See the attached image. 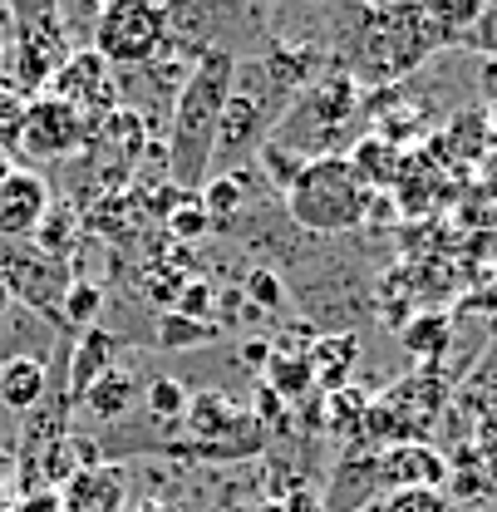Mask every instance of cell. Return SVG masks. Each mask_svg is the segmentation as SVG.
<instances>
[{"label":"cell","mask_w":497,"mask_h":512,"mask_svg":"<svg viewBox=\"0 0 497 512\" xmlns=\"http://www.w3.org/2000/svg\"><path fill=\"white\" fill-rule=\"evenodd\" d=\"M217 335H222L217 320H187V316H173V311L158 316V345H163V350H202V345H212Z\"/></svg>","instance_id":"obj_22"},{"label":"cell","mask_w":497,"mask_h":512,"mask_svg":"<svg viewBox=\"0 0 497 512\" xmlns=\"http://www.w3.org/2000/svg\"><path fill=\"white\" fill-rule=\"evenodd\" d=\"M345 163L355 168V178H360V183H365L370 192H384L389 183H399V173H404V158H399V148H394L389 138H370V133L350 143Z\"/></svg>","instance_id":"obj_14"},{"label":"cell","mask_w":497,"mask_h":512,"mask_svg":"<svg viewBox=\"0 0 497 512\" xmlns=\"http://www.w3.org/2000/svg\"><path fill=\"white\" fill-rule=\"evenodd\" d=\"M237 79V55L207 50L202 60L187 69L183 89L168 109V183L183 192H197L212 173V143H217V119Z\"/></svg>","instance_id":"obj_2"},{"label":"cell","mask_w":497,"mask_h":512,"mask_svg":"<svg viewBox=\"0 0 497 512\" xmlns=\"http://www.w3.org/2000/svg\"><path fill=\"white\" fill-rule=\"evenodd\" d=\"M374 192L355 178V168L345 163V153L335 158H311L301 168V178L286 188V212L296 227H306L315 237H340L365 227Z\"/></svg>","instance_id":"obj_4"},{"label":"cell","mask_w":497,"mask_h":512,"mask_svg":"<svg viewBox=\"0 0 497 512\" xmlns=\"http://www.w3.org/2000/svg\"><path fill=\"white\" fill-rule=\"evenodd\" d=\"M212 301H217V291H212V281H202V276H192L183 286V296H178V306H173V316H187V320H207L212 316Z\"/></svg>","instance_id":"obj_29"},{"label":"cell","mask_w":497,"mask_h":512,"mask_svg":"<svg viewBox=\"0 0 497 512\" xmlns=\"http://www.w3.org/2000/svg\"><path fill=\"white\" fill-rule=\"evenodd\" d=\"M197 207L212 217L217 232L237 227V217L247 212V183H242V173H212V178L197 188Z\"/></svg>","instance_id":"obj_16"},{"label":"cell","mask_w":497,"mask_h":512,"mask_svg":"<svg viewBox=\"0 0 497 512\" xmlns=\"http://www.w3.org/2000/svg\"><path fill=\"white\" fill-rule=\"evenodd\" d=\"M0 276H5V291L20 296L30 311H40L45 320L60 316L64 286H69L60 261H50V256H40V252H15L0 266Z\"/></svg>","instance_id":"obj_7"},{"label":"cell","mask_w":497,"mask_h":512,"mask_svg":"<svg viewBox=\"0 0 497 512\" xmlns=\"http://www.w3.org/2000/svg\"><path fill=\"white\" fill-rule=\"evenodd\" d=\"M99 311H104V291H99L94 281H69V286H64V301H60L64 325L89 330V325H99Z\"/></svg>","instance_id":"obj_23"},{"label":"cell","mask_w":497,"mask_h":512,"mask_svg":"<svg viewBox=\"0 0 497 512\" xmlns=\"http://www.w3.org/2000/svg\"><path fill=\"white\" fill-rule=\"evenodd\" d=\"M187 281H192V271H183V266H153V276L143 281V296H148L158 311H173Z\"/></svg>","instance_id":"obj_28"},{"label":"cell","mask_w":497,"mask_h":512,"mask_svg":"<svg viewBox=\"0 0 497 512\" xmlns=\"http://www.w3.org/2000/svg\"><path fill=\"white\" fill-rule=\"evenodd\" d=\"M94 55L109 69H143L163 55V0H109L94 10Z\"/></svg>","instance_id":"obj_5"},{"label":"cell","mask_w":497,"mask_h":512,"mask_svg":"<svg viewBox=\"0 0 497 512\" xmlns=\"http://www.w3.org/2000/svg\"><path fill=\"white\" fill-rule=\"evenodd\" d=\"M261 512H286V508H281V503H266V508H261Z\"/></svg>","instance_id":"obj_38"},{"label":"cell","mask_w":497,"mask_h":512,"mask_svg":"<svg viewBox=\"0 0 497 512\" xmlns=\"http://www.w3.org/2000/svg\"><path fill=\"white\" fill-rule=\"evenodd\" d=\"M365 114V94L350 74L325 69L315 84H306L291 109L281 114V124L271 133V143L301 153V158H335L350 138H355V119Z\"/></svg>","instance_id":"obj_3"},{"label":"cell","mask_w":497,"mask_h":512,"mask_svg":"<svg viewBox=\"0 0 497 512\" xmlns=\"http://www.w3.org/2000/svg\"><path fill=\"white\" fill-rule=\"evenodd\" d=\"M20 119H25V104L0 89V148H10V143L20 138Z\"/></svg>","instance_id":"obj_32"},{"label":"cell","mask_w":497,"mask_h":512,"mask_svg":"<svg viewBox=\"0 0 497 512\" xmlns=\"http://www.w3.org/2000/svg\"><path fill=\"white\" fill-rule=\"evenodd\" d=\"M10 173H15V163H10V153H5V148H0V183H5V178H10Z\"/></svg>","instance_id":"obj_35"},{"label":"cell","mask_w":497,"mask_h":512,"mask_svg":"<svg viewBox=\"0 0 497 512\" xmlns=\"http://www.w3.org/2000/svg\"><path fill=\"white\" fill-rule=\"evenodd\" d=\"M187 197H192V192H183V188H178V183H158V188L148 192V212L168 222V212H173V207H183Z\"/></svg>","instance_id":"obj_33"},{"label":"cell","mask_w":497,"mask_h":512,"mask_svg":"<svg viewBox=\"0 0 497 512\" xmlns=\"http://www.w3.org/2000/svg\"><path fill=\"white\" fill-rule=\"evenodd\" d=\"M242 296H247V306H256L261 316H266V311H271V316L286 311V286H281V276H276L271 266H251L247 276H242Z\"/></svg>","instance_id":"obj_26"},{"label":"cell","mask_w":497,"mask_h":512,"mask_svg":"<svg viewBox=\"0 0 497 512\" xmlns=\"http://www.w3.org/2000/svg\"><path fill=\"white\" fill-rule=\"evenodd\" d=\"M15 512H60V498H55V493H35V498H25Z\"/></svg>","instance_id":"obj_34"},{"label":"cell","mask_w":497,"mask_h":512,"mask_svg":"<svg viewBox=\"0 0 497 512\" xmlns=\"http://www.w3.org/2000/svg\"><path fill=\"white\" fill-rule=\"evenodd\" d=\"M448 340H453V325H448L443 311L409 316V325H404V350H409V355H419V360H438V355L448 350Z\"/></svg>","instance_id":"obj_21"},{"label":"cell","mask_w":497,"mask_h":512,"mask_svg":"<svg viewBox=\"0 0 497 512\" xmlns=\"http://www.w3.org/2000/svg\"><path fill=\"white\" fill-rule=\"evenodd\" d=\"M266 389H271V394H281L286 404H291V399H306V394H315L306 350H296V355H271V365H266Z\"/></svg>","instance_id":"obj_20"},{"label":"cell","mask_w":497,"mask_h":512,"mask_svg":"<svg viewBox=\"0 0 497 512\" xmlns=\"http://www.w3.org/2000/svg\"><path fill=\"white\" fill-rule=\"evenodd\" d=\"M45 389H50V370H45L35 355H10V360L0 365V404H5V409L30 414V409H40Z\"/></svg>","instance_id":"obj_13"},{"label":"cell","mask_w":497,"mask_h":512,"mask_svg":"<svg viewBox=\"0 0 497 512\" xmlns=\"http://www.w3.org/2000/svg\"><path fill=\"white\" fill-rule=\"evenodd\" d=\"M50 207V188L40 173L30 168H15L5 183H0V237H30L40 227Z\"/></svg>","instance_id":"obj_10"},{"label":"cell","mask_w":497,"mask_h":512,"mask_svg":"<svg viewBox=\"0 0 497 512\" xmlns=\"http://www.w3.org/2000/svg\"><path fill=\"white\" fill-rule=\"evenodd\" d=\"M10 311V291H5V276H0V316Z\"/></svg>","instance_id":"obj_36"},{"label":"cell","mask_w":497,"mask_h":512,"mask_svg":"<svg viewBox=\"0 0 497 512\" xmlns=\"http://www.w3.org/2000/svg\"><path fill=\"white\" fill-rule=\"evenodd\" d=\"M306 360H311L315 389H320V394H335V389L350 384V370H355V360H360V340H355V335H315Z\"/></svg>","instance_id":"obj_12"},{"label":"cell","mask_w":497,"mask_h":512,"mask_svg":"<svg viewBox=\"0 0 497 512\" xmlns=\"http://www.w3.org/2000/svg\"><path fill=\"white\" fill-rule=\"evenodd\" d=\"M340 50L330 69L350 74L355 84H399L434 50H443V30L414 0H360L340 15Z\"/></svg>","instance_id":"obj_1"},{"label":"cell","mask_w":497,"mask_h":512,"mask_svg":"<svg viewBox=\"0 0 497 512\" xmlns=\"http://www.w3.org/2000/svg\"><path fill=\"white\" fill-rule=\"evenodd\" d=\"M114 350H119V340H114L104 325L79 330V340H74V350H69V404H79V399L89 394V384L104 380V375L114 370Z\"/></svg>","instance_id":"obj_11"},{"label":"cell","mask_w":497,"mask_h":512,"mask_svg":"<svg viewBox=\"0 0 497 512\" xmlns=\"http://www.w3.org/2000/svg\"><path fill=\"white\" fill-rule=\"evenodd\" d=\"M138 404L148 409V419H158V424H178V419L187 414V384L173 380V375H158Z\"/></svg>","instance_id":"obj_25"},{"label":"cell","mask_w":497,"mask_h":512,"mask_svg":"<svg viewBox=\"0 0 497 512\" xmlns=\"http://www.w3.org/2000/svg\"><path fill=\"white\" fill-rule=\"evenodd\" d=\"M30 237H35V252L40 256L64 261V256L74 252V242H79V217H74V207H69V202H50L45 217H40V227H35Z\"/></svg>","instance_id":"obj_18"},{"label":"cell","mask_w":497,"mask_h":512,"mask_svg":"<svg viewBox=\"0 0 497 512\" xmlns=\"http://www.w3.org/2000/svg\"><path fill=\"white\" fill-rule=\"evenodd\" d=\"M94 128L99 119H89V114H79L74 104H60V99H35V104H25V119H20V153L25 158H35V163H50V158H69V153H79L89 138H94Z\"/></svg>","instance_id":"obj_6"},{"label":"cell","mask_w":497,"mask_h":512,"mask_svg":"<svg viewBox=\"0 0 497 512\" xmlns=\"http://www.w3.org/2000/svg\"><path fill=\"white\" fill-rule=\"evenodd\" d=\"M414 5H419L438 30H443L448 45H463V40L478 30L483 10H488V0H414Z\"/></svg>","instance_id":"obj_17"},{"label":"cell","mask_w":497,"mask_h":512,"mask_svg":"<svg viewBox=\"0 0 497 512\" xmlns=\"http://www.w3.org/2000/svg\"><path fill=\"white\" fill-rule=\"evenodd\" d=\"M138 399H143V384L133 380V370H119V365H114L104 380L89 384V394H84L79 404H84L94 419H104V424H119L124 414H133V404H138Z\"/></svg>","instance_id":"obj_15"},{"label":"cell","mask_w":497,"mask_h":512,"mask_svg":"<svg viewBox=\"0 0 497 512\" xmlns=\"http://www.w3.org/2000/svg\"><path fill=\"white\" fill-rule=\"evenodd\" d=\"M212 232H217V227H212V217L197 207V192L187 197L183 207H173V212H168V237H173V242H183V247L202 242V237H212Z\"/></svg>","instance_id":"obj_27"},{"label":"cell","mask_w":497,"mask_h":512,"mask_svg":"<svg viewBox=\"0 0 497 512\" xmlns=\"http://www.w3.org/2000/svg\"><path fill=\"white\" fill-rule=\"evenodd\" d=\"M306 163H311V158H301V153H291V148H281V143H266V148L256 153V178H266L271 188L286 197V188L301 178Z\"/></svg>","instance_id":"obj_24"},{"label":"cell","mask_w":497,"mask_h":512,"mask_svg":"<svg viewBox=\"0 0 497 512\" xmlns=\"http://www.w3.org/2000/svg\"><path fill=\"white\" fill-rule=\"evenodd\" d=\"M114 74H109V64L99 60L94 50H79V55H69V60L55 69V79H50V99H60V104H74L79 114H89L94 109V99L104 104V109H114Z\"/></svg>","instance_id":"obj_8"},{"label":"cell","mask_w":497,"mask_h":512,"mask_svg":"<svg viewBox=\"0 0 497 512\" xmlns=\"http://www.w3.org/2000/svg\"><path fill=\"white\" fill-rule=\"evenodd\" d=\"M306 5H330V0H306Z\"/></svg>","instance_id":"obj_40"},{"label":"cell","mask_w":497,"mask_h":512,"mask_svg":"<svg viewBox=\"0 0 497 512\" xmlns=\"http://www.w3.org/2000/svg\"><path fill=\"white\" fill-rule=\"evenodd\" d=\"M104 5H109V0H89V10H104Z\"/></svg>","instance_id":"obj_39"},{"label":"cell","mask_w":497,"mask_h":512,"mask_svg":"<svg viewBox=\"0 0 497 512\" xmlns=\"http://www.w3.org/2000/svg\"><path fill=\"white\" fill-rule=\"evenodd\" d=\"M271 340H261V335H247L242 340V350H237V365L242 370H251V375H266V365H271Z\"/></svg>","instance_id":"obj_31"},{"label":"cell","mask_w":497,"mask_h":512,"mask_svg":"<svg viewBox=\"0 0 497 512\" xmlns=\"http://www.w3.org/2000/svg\"><path fill=\"white\" fill-rule=\"evenodd\" d=\"M443 478H448V458L429 444H389L379 453V488H394V493L429 488L434 493Z\"/></svg>","instance_id":"obj_9"},{"label":"cell","mask_w":497,"mask_h":512,"mask_svg":"<svg viewBox=\"0 0 497 512\" xmlns=\"http://www.w3.org/2000/svg\"><path fill=\"white\" fill-rule=\"evenodd\" d=\"M320 399H325V434H340V439L365 434V414H370V394L365 389L345 384V389L320 394Z\"/></svg>","instance_id":"obj_19"},{"label":"cell","mask_w":497,"mask_h":512,"mask_svg":"<svg viewBox=\"0 0 497 512\" xmlns=\"http://www.w3.org/2000/svg\"><path fill=\"white\" fill-rule=\"evenodd\" d=\"M237 5H251V10H266L271 0H237Z\"/></svg>","instance_id":"obj_37"},{"label":"cell","mask_w":497,"mask_h":512,"mask_svg":"<svg viewBox=\"0 0 497 512\" xmlns=\"http://www.w3.org/2000/svg\"><path fill=\"white\" fill-rule=\"evenodd\" d=\"M5 15L15 25H45V20H60V0H5Z\"/></svg>","instance_id":"obj_30"}]
</instances>
